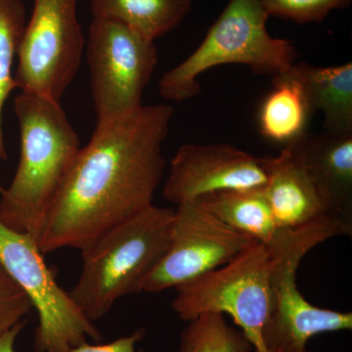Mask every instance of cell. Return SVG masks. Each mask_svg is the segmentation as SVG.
Masks as SVG:
<instances>
[{"label":"cell","mask_w":352,"mask_h":352,"mask_svg":"<svg viewBox=\"0 0 352 352\" xmlns=\"http://www.w3.org/2000/svg\"><path fill=\"white\" fill-rule=\"evenodd\" d=\"M173 113L168 104L142 106L97 124L39 234L43 254L62 248L82 251L153 205L166 170L163 146Z\"/></svg>","instance_id":"6da1fadb"},{"label":"cell","mask_w":352,"mask_h":352,"mask_svg":"<svg viewBox=\"0 0 352 352\" xmlns=\"http://www.w3.org/2000/svg\"><path fill=\"white\" fill-rule=\"evenodd\" d=\"M21 155L12 183L0 194V221L38 243L46 217L80 150L59 102L22 91L14 101Z\"/></svg>","instance_id":"7a4b0ae2"},{"label":"cell","mask_w":352,"mask_h":352,"mask_svg":"<svg viewBox=\"0 0 352 352\" xmlns=\"http://www.w3.org/2000/svg\"><path fill=\"white\" fill-rule=\"evenodd\" d=\"M175 208L152 205L82 250L83 267L69 296L94 322L141 286L168 250Z\"/></svg>","instance_id":"3957f363"},{"label":"cell","mask_w":352,"mask_h":352,"mask_svg":"<svg viewBox=\"0 0 352 352\" xmlns=\"http://www.w3.org/2000/svg\"><path fill=\"white\" fill-rule=\"evenodd\" d=\"M352 220L330 214L305 226L281 228L270 245L271 312L264 331L267 352H307V342L320 333L351 330V312L311 305L296 285V271L305 254L331 238L351 236Z\"/></svg>","instance_id":"277c9868"},{"label":"cell","mask_w":352,"mask_h":352,"mask_svg":"<svg viewBox=\"0 0 352 352\" xmlns=\"http://www.w3.org/2000/svg\"><path fill=\"white\" fill-rule=\"evenodd\" d=\"M268 18L259 0H229L197 50L164 74L160 95L173 102L194 98L201 92L199 76L220 65H245L271 78L288 72L298 52L291 41L268 34Z\"/></svg>","instance_id":"5b68a950"},{"label":"cell","mask_w":352,"mask_h":352,"mask_svg":"<svg viewBox=\"0 0 352 352\" xmlns=\"http://www.w3.org/2000/svg\"><path fill=\"white\" fill-rule=\"evenodd\" d=\"M272 265L267 248L254 242L226 265L176 288L171 307L186 322L205 314L229 315L254 352H267Z\"/></svg>","instance_id":"8992f818"},{"label":"cell","mask_w":352,"mask_h":352,"mask_svg":"<svg viewBox=\"0 0 352 352\" xmlns=\"http://www.w3.org/2000/svg\"><path fill=\"white\" fill-rule=\"evenodd\" d=\"M0 261L38 312L36 352H68L87 338L101 342V333L94 322L58 285L36 241L1 221Z\"/></svg>","instance_id":"52a82bcc"},{"label":"cell","mask_w":352,"mask_h":352,"mask_svg":"<svg viewBox=\"0 0 352 352\" xmlns=\"http://www.w3.org/2000/svg\"><path fill=\"white\" fill-rule=\"evenodd\" d=\"M85 52L97 124L142 107L157 64L155 41L116 21L94 18Z\"/></svg>","instance_id":"ba28073f"},{"label":"cell","mask_w":352,"mask_h":352,"mask_svg":"<svg viewBox=\"0 0 352 352\" xmlns=\"http://www.w3.org/2000/svg\"><path fill=\"white\" fill-rule=\"evenodd\" d=\"M76 6L78 0H34L14 76L22 91L61 102L80 68L85 44Z\"/></svg>","instance_id":"9c48e42d"},{"label":"cell","mask_w":352,"mask_h":352,"mask_svg":"<svg viewBox=\"0 0 352 352\" xmlns=\"http://www.w3.org/2000/svg\"><path fill=\"white\" fill-rule=\"evenodd\" d=\"M254 242L195 204L177 206L170 245L143 282L141 292L154 294L178 288L226 265Z\"/></svg>","instance_id":"30bf717a"},{"label":"cell","mask_w":352,"mask_h":352,"mask_svg":"<svg viewBox=\"0 0 352 352\" xmlns=\"http://www.w3.org/2000/svg\"><path fill=\"white\" fill-rule=\"evenodd\" d=\"M265 157L229 144H186L177 150L164 180L163 195L177 206L224 190L264 188Z\"/></svg>","instance_id":"8fae6325"},{"label":"cell","mask_w":352,"mask_h":352,"mask_svg":"<svg viewBox=\"0 0 352 352\" xmlns=\"http://www.w3.org/2000/svg\"><path fill=\"white\" fill-rule=\"evenodd\" d=\"M286 147L305 166L330 212L352 219V133L305 131Z\"/></svg>","instance_id":"7c38bea8"},{"label":"cell","mask_w":352,"mask_h":352,"mask_svg":"<svg viewBox=\"0 0 352 352\" xmlns=\"http://www.w3.org/2000/svg\"><path fill=\"white\" fill-rule=\"evenodd\" d=\"M264 157V191L278 227L295 228L332 214L307 168L288 147L278 156Z\"/></svg>","instance_id":"4fadbf2b"},{"label":"cell","mask_w":352,"mask_h":352,"mask_svg":"<svg viewBox=\"0 0 352 352\" xmlns=\"http://www.w3.org/2000/svg\"><path fill=\"white\" fill-rule=\"evenodd\" d=\"M289 74L298 82L310 113H322L325 131L352 133V63L320 67L300 62Z\"/></svg>","instance_id":"5bb4252c"},{"label":"cell","mask_w":352,"mask_h":352,"mask_svg":"<svg viewBox=\"0 0 352 352\" xmlns=\"http://www.w3.org/2000/svg\"><path fill=\"white\" fill-rule=\"evenodd\" d=\"M227 226L268 245L279 230L264 188L224 190L192 201Z\"/></svg>","instance_id":"9a60e30c"},{"label":"cell","mask_w":352,"mask_h":352,"mask_svg":"<svg viewBox=\"0 0 352 352\" xmlns=\"http://www.w3.org/2000/svg\"><path fill=\"white\" fill-rule=\"evenodd\" d=\"M193 0H90L94 18L116 21L155 41L182 24Z\"/></svg>","instance_id":"2e32d148"},{"label":"cell","mask_w":352,"mask_h":352,"mask_svg":"<svg viewBox=\"0 0 352 352\" xmlns=\"http://www.w3.org/2000/svg\"><path fill=\"white\" fill-rule=\"evenodd\" d=\"M273 89L259 111L264 138L285 146L305 133L310 111L300 85L289 72L273 76Z\"/></svg>","instance_id":"e0dca14e"},{"label":"cell","mask_w":352,"mask_h":352,"mask_svg":"<svg viewBox=\"0 0 352 352\" xmlns=\"http://www.w3.org/2000/svg\"><path fill=\"white\" fill-rule=\"evenodd\" d=\"M25 25L22 0H0V161L7 160L2 113L7 99L18 88L12 67Z\"/></svg>","instance_id":"ac0fdd59"},{"label":"cell","mask_w":352,"mask_h":352,"mask_svg":"<svg viewBox=\"0 0 352 352\" xmlns=\"http://www.w3.org/2000/svg\"><path fill=\"white\" fill-rule=\"evenodd\" d=\"M240 329L231 327L224 315L205 314L188 322L180 333L179 352H252Z\"/></svg>","instance_id":"d6986e66"},{"label":"cell","mask_w":352,"mask_h":352,"mask_svg":"<svg viewBox=\"0 0 352 352\" xmlns=\"http://www.w3.org/2000/svg\"><path fill=\"white\" fill-rule=\"evenodd\" d=\"M268 17L298 24L321 23L336 9L346 8L351 0H259Z\"/></svg>","instance_id":"ffe728a7"},{"label":"cell","mask_w":352,"mask_h":352,"mask_svg":"<svg viewBox=\"0 0 352 352\" xmlns=\"http://www.w3.org/2000/svg\"><path fill=\"white\" fill-rule=\"evenodd\" d=\"M32 302L0 261V336L23 321Z\"/></svg>","instance_id":"44dd1931"},{"label":"cell","mask_w":352,"mask_h":352,"mask_svg":"<svg viewBox=\"0 0 352 352\" xmlns=\"http://www.w3.org/2000/svg\"><path fill=\"white\" fill-rule=\"evenodd\" d=\"M145 329H138L131 335L120 337L105 344H89L87 342L78 344L68 352H142L138 351V344L143 340Z\"/></svg>","instance_id":"7402d4cb"},{"label":"cell","mask_w":352,"mask_h":352,"mask_svg":"<svg viewBox=\"0 0 352 352\" xmlns=\"http://www.w3.org/2000/svg\"><path fill=\"white\" fill-rule=\"evenodd\" d=\"M24 326L25 322H20L10 330L0 336V352H15L16 340Z\"/></svg>","instance_id":"603a6c76"},{"label":"cell","mask_w":352,"mask_h":352,"mask_svg":"<svg viewBox=\"0 0 352 352\" xmlns=\"http://www.w3.org/2000/svg\"><path fill=\"white\" fill-rule=\"evenodd\" d=\"M3 187H2V185H1V182H0V194L2 193V192H3Z\"/></svg>","instance_id":"cb8c5ba5"},{"label":"cell","mask_w":352,"mask_h":352,"mask_svg":"<svg viewBox=\"0 0 352 352\" xmlns=\"http://www.w3.org/2000/svg\"><path fill=\"white\" fill-rule=\"evenodd\" d=\"M307 352H314V351H308Z\"/></svg>","instance_id":"d4e9b609"}]
</instances>
